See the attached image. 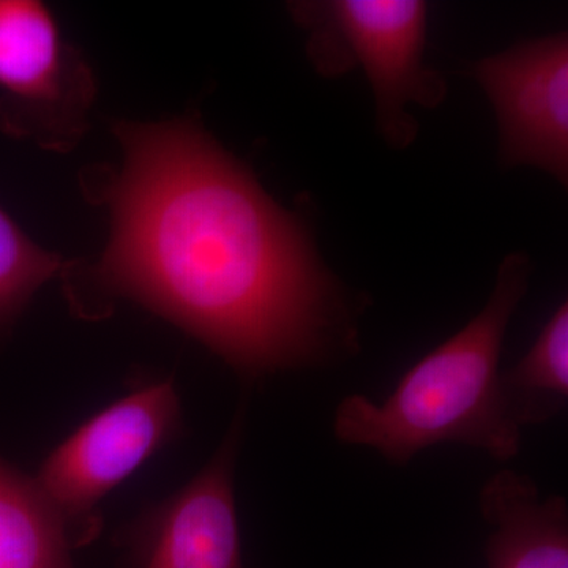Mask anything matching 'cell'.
I'll return each instance as SVG.
<instances>
[{
	"label": "cell",
	"mask_w": 568,
	"mask_h": 568,
	"mask_svg": "<svg viewBox=\"0 0 568 568\" xmlns=\"http://www.w3.org/2000/svg\"><path fill=\"white\" fill-rule=\"evenodd\" d=\"M115 136L110 244L99 264L63 276L81 316L136 302L248 383L357 353L361 298L244 164L192 121L119 122Z\"/></svg>",
	"instance_id": "1"
},
{
	"label": "cell",
	"mask_w": 568,
	"mask_h": 568,
	"mask_svg": "<svg viewBox=\"0 0 568 568\" xmlns=\"http://www.w3.org/2000/svg\"><path fill=\"white\" fill-rule=\"evenodd\" d=\"M529 276L528 256H507L484 310L418 361L386 402L379 405L364 395H351L339 403L336 439L373 448L398 466L444 443L476 447L499 462L514 458L521 448L523 429L504 406L499 361Z\"/></svg>",
	"instance_id": "2"
},
{
	"label": "cell",
	"mask_w": 568,
	"mask_h": 568,
	"mask_svg": "<svg viewBox=\"0 0 568 568\" xmlns=\"http://www.w3.org/2000/svg\"><path fill=\"white\" fill-rule=\"evenodd\" d=\"M312 29L310 54L317 69L336 74L361 63L376 100L377 125L395 148L417 134L409 104L436 108L446 82L424 62L426 13L418 0H331L294 7Z\"/></svg>",
	"instance_id": "3"
},
{
	"label": "cell",
	"mask_w": 568,
	"mask_h": 568,
	"mask_svg": "<svg viewBox=\"0 0 568 568\" xmlns=\"http://www.w3.org/2000/svg\"><path fill=\"white\" fill-rule=\"evenodd\" d=\"M181 426L173 381L142 384L48 455L36 480L78 549L99 537L104 497L178 437Z\"/></svg>",
	"instance_id": "4"
},
{
	"label": "cell",
	"mask_w": 568,
	"mask_h": 568,
	"mask_svg": "<svg viewBox=\"0 0 568 568\" xmlns=\"http://www.w3.org/2000/svg\"><path fill=\"white\" fill-rule=\"evenodd\" d=\"M0 126L41 145L67 149L84 132L95 84L36 0H0Z\"/></svg>",
	"instance_id": "5"
},
{
	"label": "cell",
	"mask_w": 568,
	"mask_h": 568,
	"mask_svg": "<svg viewBox=\"0 0 568 568\" xmlns=\"http://www.w3.org/2000/svg\"><path fill=\"white\" fill-rule=\"evenodd\" d=\"M244 428L241 407L207 465L119 530L115 544L130 567L246 568L234 488Z\"/></svg>",
	"instance_id": "6"
},
{
	"label": "cell",
	"mask_w": 568,
	"mask_h": 568,
	"mask_svg": "<svg viewBox=\"0 0 568 568\" xmlns=\"http://www.w3.org/2000/svg\"><path fill=\"white\" fill-rule=\"evenodd\" d=\"M473 73L495 106L503 163L536 166L567 185V33L481 59Z\"/></svg>",
	"instance_id": "7"
},
{
	"label": "cell",
	"mask_w": 568,
	"mask_h": 568,
	"mask_svg": "<svg viewBox=\"0 0 568 568\" xmlns=\"http://www.w3.org/2000/svg\"><path fill=\"white\" fill-rule=\"evenodd\" d=\"M489 528L488 568H568V507L562 496L544 497L517 470L495 474L480 493Z\"/></svg>",
	"instance_id": "8"
},
{
	"label": "cell",
	"mask_w": 568,
	"mask_h": 568,
	"mask_svg": "<svg viewBox=\"0 0 568 568\" xmlns=\"http://www.w3.org/2000/svg\"><path fill=\"white\" fill-rule=\"evenodd\" d=\"M77 549L36 477L0 458V568H73Z\"/></svg>",
	"instance_id": "9"
},
{
	"label": "cell",
	"mask_w": 568,
	"mask_h": 568,
	"mask_svg": "<svg viewBox=\"0 0 568 568\" xmlns=\"http://www.w3.org/2000/svg\"><path fill=\"white\" fill-rule=\"evenodd\" d=\"M500 396L519 429L541 425L562 413L568 402V304L558 306L529 353L500 373Z\"/></svg>",
	"instance_id": "10"
},
{
	"label": "cell",
	"mask_w": 568,
	"mask_h": 568,
	"mask_svg": "<svg viewBox=\"0 0 568 568\" xmlns=\"http://www.w3.org/2000/svg\"><path fill=\"white\" fill-rule=\"evenodd\" d=\"M73 267L37 245L0 209V335L6 334L43 284Z\"/></svg>",
	"instance_id": "11"
}]
</instances>
